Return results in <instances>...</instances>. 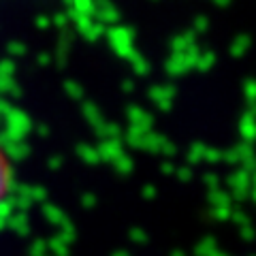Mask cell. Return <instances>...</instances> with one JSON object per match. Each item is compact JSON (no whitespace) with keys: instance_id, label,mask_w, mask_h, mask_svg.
<instances>
[{"instance_id":"cell-1","label":"cell","mask_w":256,"mask_h":256,"mask_svg":"<svg viewBox=\"0 0 256 256\" xmlns=\"http://www.w3.org/2000/svg\"><path fill=\"white\" fill-rule=\"evenodd\" d=\"M13 186H15V166L11 162L9 152L0 143V207L9 201Z\"/></svg>"}]
</instances>
